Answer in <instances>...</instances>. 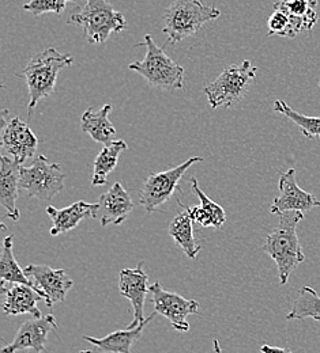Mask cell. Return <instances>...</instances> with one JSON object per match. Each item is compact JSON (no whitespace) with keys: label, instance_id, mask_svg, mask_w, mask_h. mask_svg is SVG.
Listing matches in <instances>:
<instances>
[{"label":"cell","instance_id":"obj_1","mask_svg":"<svg viewBox=\"0 0 320 353\" xmlns=\"http://www.w3.org/2000/svg\"><path fill=\"white\" fill-rule=\"evenodd\" d=\"M303 219V212H285L279 215L278 225L266 236L263 252L276 264L281 285H285L292 272L305 261L297 235V224Z\"/></svg>","mask_w":320,"mask_h":353},{"label":"cell","instance_id":"obj_2","mask_svg":"<svg viewBox=\"0 0 320 353\" xmlns=\"http://www.w3.org/2000/svg\"><path fill=\"white\" fill-rule=\"evenodd\" d=\"M73 64L74 57L70 53H62L55 48H46V50L36 53L23 71L17 74V77L25 79L29 90V117L43 98L53 94L59 72L64 67H70Z\"/></svg>","mask_w":320,"mask_h":353},{"label":"cell","instance_id":"obj_3","mask_svg":"<svg viewBox=\"0 0 320 353\" xmlns=\"http://www.w3.org/2000/svg\"><path fill=\"white\" fill-rule=\"evenodd\" d=\"M221 17L214 6H206L202 0H175L162 15V32L168 36L167 44H179L198 33L206 22Z\"/></svg>","mask_w":320,"mask_h":353},{"label":"cell","instance_id":"obj_4","mask_svg":"<svg viewBox=\"0 0 320 353\" xmlns=\"http://www.w3.org/2000/svg\"><path fill=\"white\" fill-rule=\"evenodd\" d=\"M68 23L81 26L91 44H104L112 34L127 29L124 15L106 0H86L84 7L71 14Z\"/></svg>","mask_w":320,"mask_h":353},{"label":"cell","instance_id":"obj_5","mask_svg":"<svg viewBox=\"0 0 320 353\" xmlns=\"http://www.w3.org/2000/svg\"><path fill=\"white\" fill-rule=\"evenodd\" d=\"M139 45L146 46V56L140 61L131 63L129 68L138 72L151 88L168 91L182 90L184 88L183 67L156 44L150 34H146L143 44Z\"/></svg>","mask_w":320,"mask_h":353},{"label":"cell","instance_id":"obj_6","mask_svg":"<svg viewBox=\"0 0 320 353\" xmlns=\"http://www.w3.org/2000/svg\"><path fill=\"white\" fill-rule=\"evenodd\" d=\"M256 67L250 60H244L241 65L232 64L220 77L205 88L209 105L211 109L230 108L244 99L251 82L256 78Z\"/></svg>","mask_w":320,"mask_h":353},{"label":"cell","instance_id":"obj_7","mask_svg":"<svg viewBox=\"0 0 320 353\" xmlns=\"http://www.w3.org/2000/svg\"><path fill=\"white\" fill-rule=\"evenodd\" d=\"M66 174L59 163L50 162L46 155H39L29 168L21 166V189L29 197L49 201L64 189Z\"/></svg>","mask_w":320,"mask_h":353},{"label":"cell","instance_id":"obj_8","mask_svg":"<svg viewBox=\"0 0 320 353\" xmlns=\"http://www.w3.org/2000/svg\"><path fill=\"white\" fill-rule=\"evenodd\" d=\"M203 162L202 157H192L182 165L161 173H151L146 178L139 193V201L147 214L161 211L172 199L185 172L195 163Z\"/></svg>","mask_w":320,"mask_h":353},{"label":"cell","instance_id":"obj_9","mask_svg":"<svg viewBox=\"0 0 320 353\" xmlns=\"http://www.w3.org/2000/svg\"><path fill=\"white\" fill-rule=\"evenodd\" d=\"M8 110H3L1 113V131L0 141L1 148L7 157L17 161L19 165H23L28 159L33 158L39 139L29 127V124L19 117L7 119Z\"/></svg>","mask_w":320,"mask_h":353},{"label":"cell","instance_id":"obj_10","mask_svg":"<svg viewBox=\"0 0 320 353\" xmlns=\"http://www.w3.org/2000/svg\"><path fill=\"white\" fill-rule=\"evenodd\" d=\"M149 291L151 294L154 311L169 319L175 330L183 333L188 332L189 323L187 321V316L199 312V303L196 301L185 299L176 292L165 291L161 287L160 281L153 283L149 287Z\"/></svg>","mask_w":320,"mask_h":353},{"label":"cell","instance_id":"obj_11","mask_svg":"<svg viewBox=\"0 0 320 353\" xmlns=\"http://www.w3.org/2000/svg\"><path fill=\"white\" fill-rule=\"evenodd\" d=\"M23 270L35 283L36 290L43 296L48 307H52L57 302H64L68 291L74 285L64 269H52L46 264H32Z\"/></svg>","mask_w":320,"mask_h":353},{"label":"cell","instance_id":"obj_12","mask_svg":"<svg viewBox=\"0 0 320 353\" xmlns=\"http://www.w3.org/2000/svg\"><path fill=\"white\" fill-rule=\"evenodd\" d=\"M279 194L270 207L273 215H282L285 212L297 211L308 212L315 207H320V201L311 193L303 190L296 181V170L289 169L279 176Z\"/></svg>","mask_w":320,"mask_h":353},{"label":"cell","instance_id":"obj_13","mask_svg":"<svg viewBox=\"0 0 320 353\" xmlns=\"http://www.w3.org/2000/svg\"><path fill=\"white\" fill-rule=\"evenodd\" d=\"M56 327L57 322L52 314L41 318L33 316L21 325L19 330L14 336V340L1 350V353H15L23 350L43 352L46 350L48 334Z\"/></svg>","mask_w":320,"mask_h":353},{"label":"cell","instance_id":"obj_14","mask_svg":"<svg viewBox=\"0 0 320 353\" xmlns=\"http://www.w3.org/2000/svg\"><path fill=\"white\" fill-rule=\"evenodd\" d=\"M149 276L143 270V261H139L137 268H126L119 274V291L120 295L127 298L134 310V321L129 327H137L144 318V302L147 294H150Z\"/></svg>","mask_w":320,"mask_h":353},{"label":"cell","instance_id":"obj_15","mask_svg":"<svg viewBox=\"0 0 320 353\" xmlns=\"http://www.w3.org/2000/svg\"><path fill=\"white\" fill-rule=\"evenodd\" d=\"M134 211V201L120 182H115L98 200L97 219L102 227L109 224L120 225Z\"/></svg>","mask_w":320,"mask_h":353},{"label":"cell","instance_id":"obj_16","mask_svg":"<svg viewBox=\"0 0 320 353\" xmlns=\"http://www.w3.org/2000/svg\"><path fill=\"white\" fill-rule=\"evenodd\" d=\"M0 285L4 294L3 311L7 315L17 316L22 314H30L36 318L43 316L41 311L37 307V303L44 299L36 288L19 283H6Z\"/></svg>","mask_w":320,"mask_h":353},{"label":"cell","instance_id":"obj_17","mask_svg":"<svg viewBox=\"0 0 320 353\" xmlns=\"http://www.w3.org/2000/svg\"><path fill=\"white\" fill-rule=\"evenodd\" d=\"M21 166L12 158L3 155L0 159V203L7 211V218L18 221L21 218L17 199L21 189Z\"/></svg>","mask_w":320,"mask_h":353},{"label":"cell","instance_id":"obj_18","mask_svg":"<svg viewBox=\"0 0 320 353\" xmlns=\"http://www.w3.org/2000/svg\"><path fill=\"white\" fill-rule=\"evenodd\" d=\"M46 211L52 221L50 235L56 236L63 232L74 230L81 221L85 219H95L98 214V203L77 201L70 207H66L62 210L48 205Z\"/></svg>","mask_w":320,"mask_h":353},{"label":"cell","instance_id":"obj_19","mask_svg":"<svg viewBox=\"0 0 320 353\" xmlns=\"http://www.w3.org/2000/svg\"><path fill=\"white\" fill-rule=\"evenodd\" d=\"M157 312L153 311L137 327H127L124 330H116L102 339L84 336V340L91 343L98 352L102 353H133V347L142 336L144 327L150 323Z\"/></svg>","mask_w":320,"mask_h":353},{"label":"cell","instance_id":"obj_20","mask_svg":"<svg viewBox=\"0 0 320 353\" xmlns=\"http://www.w3.org/2000/svg\"><path fill=\"white\" fill-rule=\"evenodd\" d=\"M318 0H279L274 10L283 11L290 19L292 39L301 32H310L318 22Z\"/></svg>","mask_w":320,"mask_h":353},{"label":"cell","instance_id":"obj_21","mask_svg":"<svg viewBox=\"0 0 320 353\" xmlns=\"http://www.w3.org/2000/svg\"><path fill=\"white\" fill-rule=\"evenodd\" d=\"M189 183H191L192 192L200 200V204L198 207L187 205L194 221H196L198 224L206 228H217V230L221 228L227 223V214L224 208L207 197V194L199 188L198 179L195 176L189 179Z\"/></svg>","mask_w":320,"mask_h":353},{"label":"cell","instance_id":"obj_22","mask_svg":"<svg viewBox=\"0 0 320 353\" xmlns=\"http://www.w3.org/2000/svg\"><path fill=\"white\" fill-rule=\"evenodd\" d=\"M112 110V105H105L100 110H94L89 108L81 119V128L88 133L94 141L101 144H108L113 141L116 134V128L109 120V113Z\"/></svg>","mask_w":320,"mask_h":353},{"label":"cell","instance_id":"obj_23","mask_svg":"<svg viewBox=\"0 0 320 353\" xmlns=\"http://www.w3.org/2000/svg\"><path fill=\"white\" fill-rule=\"evenodd\" d=\"M127 148H129V144L126 140H113L104 145V148L100 151L93 165V186L106 185L108 176L117 166L120 154Z\"/></svg>","mask_w":320,"mask_h":353},{"label":"cell","instance_id":"obj_24","mask_svg":"<svg viewBox=\"0 0 320 353\" xmlns=\"http://www.w3.org/2000/svg\"><path fill=\"white\" fill-rule=\"evenodd\" d=\"M180 205H183V212H180L169 224V235L175 239V242L182 248L185 256L191 260H195L200 252V246L196 243L194 236V219L182 201H179Z\"/></svg>","mask_w":320,"mask_h":353},{"label":"cell","instance_id":"obj_25","mask_svg":"<svg viewBox=\"0 0 320 353\" xmlns=\"http://www.w3.org/2000/svg\"><path fill=\"white\" fill-rule=\"evenodd\" d=\"M12 239H14V235H10V236H6L3 241V250L0 257V281H1L0 284L19 283V284H26L36 288L35 283L28 277L25 270L19 268V265L15 260V256L12 252V243H14Z\"/></svg>","mask_w":320,"mask_h":353},{"label":"cell","instance_id":"obj_26","mask_svg":"<svg viewBox=\"0 0 320 353\" xmlns=\"http://www.w3.org/2000/svg\"><path fill=\"white\" fill-rule=\"evenodd\" d=\"M305 318H314L315 321L320 322L319 294L311 287H303L299 291V295L293 302V307L286 315L288 321Z\"/></svg>","mask_w":320,"mask_h":353},{"label":"cell","instance_id":"obj_27","mask_svg":"<svg viewBox=\"0 0 320 353\" xmlns=\"http://www.w3.org/2000/svg\"><path fill=\"white\" fill-rule=\"evenodd\" d=\"M274 110L276 113L283 114L289 120H292L300 130L303 134L310 139L315 140L320 137V117H312V116H304L294 109H292L285 101L275 99Z\"/></svg>","mask_w":320,"mask_h":353},{"label":"cell","instance_id":"obj_28","mask_svg":"<svg viewBox=\"0 0 320 353\" xmlns=\"http://www.w3.org/2000/svg\"><path fill=\"white\" fill-rule=\"evenodd\" d=\"M77 0H32L23 4V10L32 12L33 15H41L46 12L62 14L67 3H75Z\"/></svg>","mask_w":320,"mask_h":353},{"label":"cell","instance_id":"obj_29","mask_svg":"<svg viewBox=\"0 0 320 353\" xmlns=\"http://www.w3.org/2000/svg\"><path fill=\"white\" fill-rule=\"evenodd\" d=\"M267 29H269L267 36H281V37L292 39L290 19L281 10H274V12L270 15L267 21Z\"/></svg>","mask_w":320,"mask_h":353},{"label":"cell","instance_id":"obj_30","mask_svg":"<svg viewBox=\"0 0 320 353\" xmlns=\"http://www.w3.org/2000/svg\"><path fill=\"white\" fill-rule=\"evenodd\" d=\"M262 353H293L289 348H278V347H272V345H262L261 347Z\"/></svg>","mask_w":320,"mask_h":353},{"label":"cell","instance_id":"obj_31","mask_svg":"<svg viewBox=\"0 0 320 353\" xmlns=\"http://www.w3.org/2000/svg\"><path fill=\"white\" fill-rule=\"evenodd\" d=\"M213 347H214V352L223 353V351H221V345H220V341H218L217 339L213 341Z\"/></svg>","mask_w":320,"mask_h":353},{"label":"cell","instance_id":"obj_32","mask_svg":"<svg viewBox=\"0 0 320 353\" xmlns=\"http://www.w3.org/2000/svg\"><path fill=\"white\" fill-rule=\"evenodd\" d=\"M28 353H43V352H40V351H35V350H30V351H29V352Z\"/></svg>","mask_w":320,"mask_h":353},{"label":"cell","instance_id":"obj_33","mask_svg":"<svg viewBox=\"0 0 320 353\" xmlns=\"http://www.w3.org/2000/svg\"><path fill=\"white\" fill-rule=\"evenodd\" d=\"M79 353H95L94 351H81Z\"/></svg>","mask_w":320,"mask_h":353},{"label":"cell","instance_id":"obj_34","mask_svg":"<svg viewBox=\"0 0 320 353\" xmlns=\"http://www.w3.org/2000/svg\"><path fill=\"white\" fill-rule=\"evenodd\" d=\"M319 88H320V82H319Z\"/></svg>","mask_w":320,"mask_h":353}]
</instances>
